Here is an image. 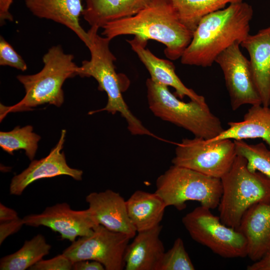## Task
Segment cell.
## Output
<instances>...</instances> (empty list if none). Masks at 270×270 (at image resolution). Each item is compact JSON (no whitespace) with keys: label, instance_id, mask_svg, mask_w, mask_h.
<instances>
[{"label":"cell","instance_id":"3","mask_svg":"<svg viewBox=\"0 0 270 270\" xmlns=\"http://www.w3.org/2000/svg\"><path fill=\"white\" fill-rule=\"evenodd\" d=\"M74 56L65 53L60 45L52 46L42 56L44 66L34 74L18 75L25 95L14 106L0 104V120L8 113L32 110L38 106L48 104L60 107L64 101L62 85L68 78L77 76Z\"/></svg>","mask_w":270,"mask_h":270},{"label":"cell","instance_id":"22","mask_svg":"<svg viewBox=\"0 0 270 270\" xmlns=\"http://www.w3.org/2000/svg\"><path fill=\"white\" fill-rule=\"evenodd\" d=\"M129 218L136 232L151 229L160 224L167 207L155 192L138 190L126 200Z\"/></svg>","mask_w":270,"mask_h":270},{"label":"cell","instance_id":"2","mask_svg":"<svg viewBox=\"0 0 270 270\" xmlns=\"http://www.w3.org/2000/svg\"><path fill=\"white\" fill-rule=\"evenodd\" d=\"M102 28V34L110 40L131 34L161 42L165 56L173 60L181 58L194 32L181 22L170 0H152L136 14L109 22Z\"/></svg>","mask_w":270,"mask_h":270},{"label":"cell","instance_id":"7","mask_svg":"<svg viewBox=\"0 0 270 270\" xmlns=\"http://www.w3.org/2000/svg\"><path fill=\"white\" fill-rule=\"evenodd\" d=\"M166 206L182 210L188 201H196L210 210L218 207L222 194L220 178L172 164L156 180L154 192Z\"/></svg>","mask_w":270,"mask_h":270},{"label":"cell","instance_id":"11","mask_svg":"<svg viewBox=\"0 0 270 270\" xmlns=\"http://www.w3.org/2000/svg\"><path fill=\"white\" fill-rule=\"evenodd\" d=\"M236 42L222 52L214 62L220 67L225 79L232 110L244 104H262L254 83L249 60Z\"/></svg>","mask_w":270,"mask_h":270},{"label":"cell","instance_id":"34","mask_svg":"<svg viewBox=\"0 0 270 270\" xmlns=\"http://www.w3.org/2000/svg\"><path fill=\"white\" fill-rule=\"evenodd\" d=\"M18 218V214L14 210L0 204V222H4Z\"/></svg>","mask_w":270,"mask_h":270},{"label":"cell","instance_id":"25","mask_svg":"<svg viewBox=\"0 0 270 270\" xmlns=\"http://www.w3.org/2000/svg\"><path fill=\"white\" fill-rule=\"evenodd\" d=\"M40 136L33 132V127L28 125L17 126L9 132H0V146L5 152L13 155L14 152L22 149L32 161L34 160Z\"/></svg>","mask_w":270,"mask_h":270},{"label":"cell","instance_id":"9","mask_svg":"<svg viewBox=\"0 0 270 270\" xmlns=\"http://www.w3.org/2000/svg\"><path fill=\"white\" fill-rule=\"evenodd\" d=\"M237 156L230 139L210 141L202 138H184L176 144L172 164L220 178L232 167Z\"/></svg>","mask_w":270,"mask_h":270},{"label":"cell","instance_id":"27","mask_svg":"<svg viewBox=\"0 0 270 270\" xmlns=\"http://www.w3.org/2000/svg\"><path fill=\"white\" fill-rule=\"evenodd\" d=\"M195 268L186 250L183 240L178 238L165 252L156 270H194Z\"/></svg>","mask_w":270,"mask_h":270},{"label":"cell","instance_id":"32","mask_svg":"<svg viewBox=\"0 0 270 270\" xmlns=\"http://www.w3.org/2000/svg\"><path fill=\"white\" fill-rule=\"evenodd\" d=\"M13 0H0V23L2 26L6 20L12 22L13 16L10 12Z\"/></svg>","mask_w":270,"mask_h":270},{"label":"cell","instance_id":"12","mask_svg":"<svg viewBox=\"0 0 270 270\" xmlns=\"http://www.w3.org/2000/svg\"><path fill=\"white\" fill-rule=\"evenodd\" d=\"M24 224L32 226H44L60 234L62 239L73 242L78 236L91 234L98 225L94 220L88 208L75 210L63 202L47 207L40 214L25 216Z\"/></svg>","mask_w":270,"mask_h":270},{"label":"cell","instance_id":"30","mask_svg":"<svg viewBox=\"0 0 270 270\" xmlns=\"http://www.w3.org/2000/svg\"><path fill=\"white\" fill-rule=\"evenodd\" d=\"M24 224L22 218L19 217L9 221L2 222L0 224V244L3 242L10 235L18 232Z\"/></svg>","mask_w":270,"mask_h":270},{"label":"cell","instance_id":"13","mask_svg":"<svg viewBox=\"0 0 270 270\" xmlns=\"http://www.w3.org/2000/svg\"><path fill=\"white\" fill-rule=\"evenodd\" d=\"M66 132L65 130H62L58 142L46 156L32 160L26 168L12 178L10 185V194L20 196L30 184L42 178L66 175L76 180H82V170L69 166L62 152Z\"/></svg>","mask_w":270,"mask_h":270},{"label":"cell","instance_id":"1","mask_svg":"<svg viewBox=\"0 0 270 270\" xmlns=\"http://www.w3.org/2000/svg\"><path fill=\"white\" fill-rule=\"evenodd\" d=\"M252 6L241 2L204 16L193 32L192 40L183 52L184 64L208 67L216 57L236 42L250 34Z\"/></svg>","mask_w":270,"mask_h":270},{"label":"cell","instance_id":"20","mask_svg":"<svg viewBox=\"0 0 270 270\" xmlns=\"http://www.w3.org/2000/svg\"><path fill=\"white\" fill-rule=\"evenodd\" d=\"M152 0H86L82 15L91 26L102 28L107 23L133 16Z\"/></svg>","mask_w":270,"mask_h":270},{"label":"cell","instance_id":"6","mask_svg":"<svg viewBox=\"0 0 270 270\" xmlns=\"http://www.w3.org/2000/svg\"><path fill=\"white\" fill-rule=\"evenodd\" d=\"M146 86L149 108L162 120L206 140L216 138L224 130L220 118L212 112L207 104L192 100L184 102L173 94L168 86L150 78L146 81Z\"/></svg>","mask_w":270,"mask_h":270},{"label":"cell","instance_id":"18","mask_svg":"<svg viewBox=\"0 0 270 270\" xmlns=\"http://www.w3.org/2000/svg\"><path fill=\"white\" fill-rule=\"evenodd\" d=\"M82 0H26V7L34 16L50 20L68 27L88 46V32L80 24L84 6Z\"/></svg>","mask_w":270,"mask_h":270},{"label":"cell","instance_id":"16","mask_svg":"<svg viewBox=\"0 0 270 270\" xmlns=\"http://www.w3.org/2000/svg\"><path fill=\"white\" fill-rule=\"evenodd\" d=\"M247 242V256L258 260L270 252V202L258 203L244 214L236 229Z\"/></svg>","mask_w":270,"mask_h":270},{"label":"cell","instance_id":"14","mask_svg":"<svg viewBox=\"0 0 270 270\" xmlns=\"http://www.w3.org/2000/svg\"><path fill=\"white\" fill-rule=\"evenodd\" d=\"M90 214L98 224L116 232L130 236L136 234L128 214L126 200L110 190L92 192L86 198Z\"/></svg>","mask_w":270,"mask_h":270},{"label":"cell","instance_id":"21","mask_svg":"<svg viewBox=\"0 0 270 270\" xmlns=\"http://www.w3.org/2000/svg\"><path fill=\"white\" fill-rule=\"evenodd\" d=\"M228 128L210 141L222 139L244 140L260 138L270 148V108L262 104L252 105L240 122H230Z\"/></svg>","mask_w":270,"mask_h":270},{"label":"cell","instance_id":"19","mask_svg":"<svg viewBox=\"0 0 270 270\" xmlns=\"http://www.w3.org/2000/svg\"><path fill=\"white\" fill-rule=\"evenodd\" d=\"M160 224L151 229L138 232L126 250V270H156L165 252L160 238Z\"/></svg>","mask_w":270,"mask_h":270},{"label":"cell","instance_id":"8","mask_svg":"<svg viewBox=\"0 0 270 270\" xmlns=\"http://www.w3.org/2000/svg\"><path fill=\"white\" fill-rule=\"evenodd\" d=\"M210 210L200 206L183 216L182 223L190 237L222 258L247 256V242L244 234L224 224Z\"/></svg>","mask_w":270,"mask_h":270},{"label":"cell","instance_id":"15","mask_svg":"<svg viewBox=\"0 0 270 270\" xmlns=\"http://www.w3.org/2000/svg\"><path fill=\"white\" fill-rule=\"evenodd\" d=\"M126 41L148 70L152 80L160 84L173 88L180 99L188 96L190 100L206 104L203 96L198 94L183 84L176 75L175 66L172 62L157 57L146 48L148 40L134 36L132 40Z\"/></svg>","mask_w":270,"mask_h":270},{"label":"cell","instance_id":"17","mask_svg":"<svg viewBox=\"0 0 270 270\" xmlns=\"http://www.w3.org/2000/svg\"><path fill=\"white\" fill-rule=\"evenodd\" d=\"M250 56L254 83L262 105H270V26L249 34L240 44Z\"/></svg>","mask_w":270,"mask_h":270},{"label":"cell","instance_id":"10","mask_svg":"<svg viewBox=\"0 0 270 270\" xmlns=\"http://www.w3.org/2000/svg\"><path fill=\"white\" fill-rule=\"evenodd\" d=\"M132 238L126 234L110 230L98 224L92 233L80 237L62 252L74 262L80 260H95L106 270L124 268V257Z\"/></svg>","mask_w":270,"mask_h":270},{"label":"cell","instance_id":"33","mask_svg":"<svg viewBox=\"0 0 270 270\" xmlns=\"http://www.w3.org/2000/svg\"><path fill=\"white\" fill-rule=\"evenodd\" d=\"M248 270H270V252L247 266Z\"/></svg>","mask_w":270,"mask_h":270},{"label":"cell","instance_id":"28","mask_svg":"<svg viewBox=\"0 0 270 270\" xmlns=\"http://www.w3.org/2000/svg\"><path fill=\"white\" fill-rule=\"evenodd\" d=\"M0 65L24 72L28 66L22 57L2 36L0 38Z\"/></svg>","mask_w":270,"mask_h":270},{"label":"cell","instance_id":"23","mask_svg":"<svg viewBox=\"0 0 270 270\" xmlns=\"http://www.w3.org/2000/svg\"><path fill=\"white\" fill-rule=\"evenodd\" d=\"M51 246L45 238L38 234L26 240L23 246L15 252L4 256L0 260V270L28 269L50 253Z\"/></svg>","mask_w":270,"mask_h":270},{"label":"cell","instance_id":"29","mask_svg":"<svg viewBox=\"0 0 270 270\" xmlns=\"http://www.w3.org/2000/svg\"><path fill=\"white\" fill-rule=\"evenodd\" d=\"M74 262L64 254H59L51 259L42 260L30 267V270H70Z\"/></svg>","mask_w":270,"mask_h":270},{"label":"cell","instance_id":"5","mask_svg":"<svg viewBox=\"0 0 270 270\" xmlns=\"http://www.w3.org/2000/svg\"><path fill=\"white\" fill-rule=\"evenodd\" d=\"M220 180L219 217L228 226L237 229L244 214L252 205L270 202V178L250 170L246 160L240 155Z\"/></svg>","mask_w":270,"mask_h":270},{"label":"cell","instance_id":"26","mask_svg":"<svg viewBox=\"0 0 270 270\" xmlns=\"http://www.w3.org/2000/svg\"><path fill=\"white\" fill-rule=\"evenodd\" d=\"M237 155L244 158L248 168L258 172L270 178V148L260 142L248 144L244 140H234Z\"/></svg>","mask_w":270,"mask_h":270},{"label":"cell","instance_id":"31","mask_svg":"<svg viewBox=\"0 0 270 270\" xmlns=\"http://www.w3.org/2000/svg\"><path fill=\"white\" fill-rule=\"evenodd\" d=\"M74 270H104L105 268L100 262L95 260H84L74 262Z\"/></svg>","mask_w":270,"mask_h":270},{"label":"cell","instance_id":"4","mask_svg":"<svg viewBox=\"0 0 270 270\" xmlns=\"http://www.w3.org/2000/svg\"><path fill=\"white\" fill-rule=\"evenodd\" d=\"M98 30L96 26H91L88 31L90 42L87 47L90 58L82 62L76 72L81 77L94 78L98 82V89L106 92L108 102L104 108L90 112L88 114L100 111H106L112 114L120 112L126 120L128 129L132 134L154 136L133 114L124 100L122 78L116 73L114 64L116 58L109 47L111 40L98 34Z\"/></svg>","mask_w":270,"mask_h":270},{"label":"cell","instance_id":"24","mask_svg":"<svg viewBox=\"0 0 270 270\" xmlns=\"http://www.w3.org/2000/svg\"><path fill=\"white\" fill-rule=\"evenodd\" d=\"M181 22L194 32L200 20L208 14L222 9L227 4L243 0H170Z\"/></svg>","mask_w":270,"mask_h":270}]
</instances>
